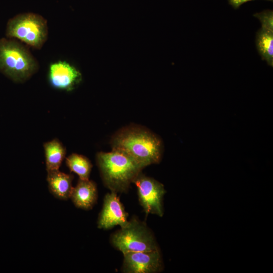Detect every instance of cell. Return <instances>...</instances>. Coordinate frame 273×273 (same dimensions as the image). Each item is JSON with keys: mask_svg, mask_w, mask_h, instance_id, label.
Here are the masks:
<instances>
[{"mask_svg": "<svg viewBox=\"0 0 273 273\" xmlns=\"http://www.w3.org/2000/svg\"><path fill=\"white\" fill-rule=\"evenodd\" d=\"M105 185L112 192H124L144 167L125 152L113 149L97 156Z\"/></svg>", "mask_w": 273, "mask_h": 273, "instance_id": "1", "label": "cell"}, {"mask_svg": "<svg viewBox=\"0 0 273 273\" xmlns=\"http://www.w3.org/2000/svg\"><path fill=\"white\" fill-rule=\"evenodd\" d=\"M112 147L125 152L144 167L158 163L161 156L160 140L151 132L140 128L122 130L113 138Z\"/></svg>", "mask_w": 273, "mask_h": 273, "instance_id": "2", "label": "cell"}, {"mask_svg": "<svg viewBox=\"0 0 273 273\" xmlns=\"http://www.w3.org/2000/svg\"><path fill=\"white\" fill-rule=\"evenodd\" d=\"M38 63L29 49L17 39H0V72L11 80L23 82L35 73Z\"/></svg>", "mask_w": 273, "mask_h": 273, "instance_id": "3", "label": "cell"}, {"mask_svg": "<svg viewBox=\"0 0 273 273\" xmlns=\"http://www.w3.org/2000/svg\"><path fill=\"white\" fill-rule=\"evenodd\" d=\"M6 35L8 38L19 40L31 48L40 50L48 38L47 22L37 14H20L8 21Z\"/></svg>", "mask_w": 273, "mask_h": 273, "instance_id": "4", "label": "cell"}, {"mask_svg": "<svg viewBox=\"0 0 273 273\" xmlns=\"http://www.w3.org/2000/svg\"><path fill=\"white\" fill-rule=\"evenodd\" d=\"M111 242L113 245L123 254L158 249L149 229L144 223L136 219H132L127 225L114 234Z\"/></svg>", "mask_w": 273, "mask_h": 273, "instance_id": "5", "label": "cell"}, {"mask_svg": "<svg viewBox=\"0 0 273 273\" xmlns=\"http://www.w3.org/2000/svg\"><path fill=\"white\" fill-rule=\"evenodd\" d=\"M139 200L146 214L163 215L162 199L165 193L160 183L141 173L134 180Z\"/></svg>", "mask_w": 273, "mask_h": 273, "instance_id": "6", "label": "cell"}, {"mask_svg": "<svg viewBox=\"0 0 273 273\" xmlns=\"http://www.w3.org/2000/svg\"><path fill=\"white\" fill-rule=\"evenodd\" d=\"M123 271L127 273H154L160 270L161 258L159 250L129 252L123 254Z\"/></svg>", "mask_w": 273, "mask_h": 273, "instance_id": "7", "label": "cell"}, {"mask_svg": "<svg viewBox=\"0 0 273 273\" xmlns=\"http://www.w3.org/2000/svg\"><path fill=\"white\" fill-rule=\"evenodd\" d=\"M48 78L55 88L71 91L82 80L81 73L74 66L64 61H58L50 64Z\"/></svg>", "mask_w": 273, "mask_h": 273, "instance_id": "8", "label": "cell"}, {"mask_svg": "<svg viewBox=\"0 0 273 273\" xmlns=\"http://www.w3.org/2000/svg\"><path fill=\"white\" fill-rule=\"evenodd\" d=\"M127 215L116 193L112 191L104 198L103 208L98 218V226L103 229H109L117 225L124 227L128 223Z\"/></svg>", "mask_w": 273, "mask_h": 273, "instance_id": "9", "label": "cell"}, {"mask_svg": "<svg viewBox=\"0 0 273 273\" xmlns=\"http://www.w3.org/2000/svg\"><path fill=\"white\" fill-rule=\"evenodd\" d=\"M97 194V186L94 181L79 179L73 188L70 198L76 207L88 210L95 204Z\"/></svg>", "mask_w": 273, "mask_h": 273, "instance_id": "10", "label": "cell"}, {"mask_svg": "<svg viewBox=\"0 0 273 273\" xmlns=\"http://www.w3.org/2000/svg\"><path fill=\"white\" fill-rule=\"evenodd\" d=\"M71 174L59 170L48 172L47 181L50 192L57 199L67 200L70 198L73 189Z\"/></svg>", "mask_w": 273, "mask_h": 273, "instance_id": "11", "label": "cell"}, {"mask_svg": "<svg viewBox=\"0 0 273 273\" xmlns=\"http://www.w3.org/2000/svg\"><path fill=\"white\" fill-rule=\"evenodd\" d=\"M43 147L47 172L59 170L66 154L63 145L54 139L44 143Z\"/></svg>", "mask_w": 273, "mask_h": 273, "instance_id": "12", "label": "cell"}, {"mask_svg": "<svg viewBox=\"0 0 273 273\" xmlns=\"http://www.w3.org/2000/svg\"><path fill=\"white\" fill-rule=\"evenodd\" d=\"M256 44L262 60L273 66V30L261 27L256 33Z\"/></svg>", "mask_w": 273, "mask_h": 273, "instance_id": "13", "label": "cell"}, {"mask_svg": "<svg viewBox=\"0 0 273 273\" xmlns=\"http://www.w3.org/2000/svg\"><path fill=\"white\" fill-rule=\"evenodd\" d=\"M66 163L70 170L77 174L79 179H89L92 165L86 157L72 154L66 158Z\"/></svg>", "mask_w": 273, "mask_h": 273, "instance_id": "14", "label": "cell"}, {"mask_svg": "<svg viewBox=\"0 0 273 273\" xmlns=\"http://www.w3.org/2000/svg\"><path fill=\"white\" fill-rule=\"evenodd\" d=\"M253 16L260 21L261 27L273 30L272 10H265L260 13L254 14Z\"/></svg>", "mask_w": 273, "mask_h": 273, "instance_id": "15", "label": "cell"}, {"mask_svg": "<svg viewBox=\"0 0 273 273\" xmlns=\"http://www.w3.org/2000/svg\"><path fill=\"white\" fill-rule=\"evenodd\" d=\"M229 4L235 9H238L242 5L249 1L253 0H228ZM272 2L273 0H266Z\"/></svg>", "mask_w": 273, "mask_h": 273, "instance_id": "16", "label": "cell"}]
</instances>
